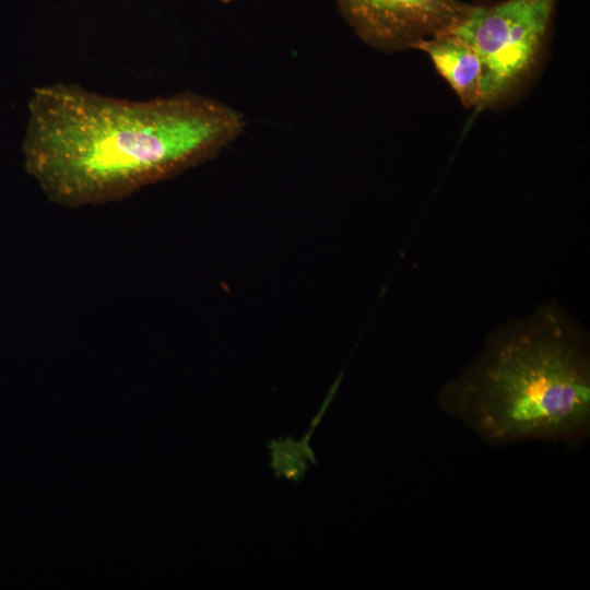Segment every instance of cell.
<instances>
[{"label":"cell","instance_id":"7","mask_svg":"<svg viewBox=\"0 0 590 590\" xmlns=\"http://www.w3.org/2000/svg\"><path fill=\"white\" fill-rule=\"evenodd\" d=\"M221 1L224 2V3H228V2H231L233 0H221Z\"/></svg>","mask_w":590,"mask_h":590},{"label":"cell","instance_id":"6","mask_svg":"<svg viewBox=\"0 0 590 590\" xmlns=\"http://www.w3.org/2000/svg\"><path fill=\"white\" fill-rule=\"evenodd\" d=\"M324 410H320L306 436L299 440L291 437L273 439L268 445L270 450V467L278 476L299 482L306 474L308 462L316 463L315 452L309 445V439L319 423Z\"/></svg>","mask_w":590,"mask_h":590},{"label":"cell","instance_id":"3","mask_svg":"<svg viewBox=\"0 0 590 590\" xmlns=\"http://www.w3.org/2000/svg\"><path fill=\"white\" fill-rule=\"evenodd\" d=\"M555 1L507 0L492 5H471L449 32L471 46L481 60L480 108L505 96L532 68Z\"/></svg>","mask_w":590,"mask_h":590},{"label":"cell","instance_id":"2","mask_svg":"<svg viewBox=\"0 0 590 590\" xmlns=\"http://www.w3.org/2000/svg\"><path fill=\"white\" fill-rule=\"evenodd\" d=\"M438 403L492 446L578 445L590 432L586 340L558 314L538 312L491 339Z\"/></svg>","mask_w":590,"mask_h":590},{"label":"cell","instance_id":"5","mask_svg":"<svg viewBox=\"0 0 590 590\" xmlns=\"http://www.w3.org/2000/svg\"><path fill=\"white\" fill-rule=\"evenodd\" d=\"M414 48L429 57L435 69L465 107L480 108L483 67L471 46L451 33H446L422 40Z\"/></svg>","mask_w":590,"mask_h":590},{"label":"cell","instance_id":"4","mask_svg":"<svg viewBox=\"0 0 590 590\" xmlns=\"http://www.w3.org/2000/svg\"><path fill=\"white\" fill-rule=\"evenodd\" d=\"M338 4L357 35L385 51L414 48L449 33L471 8L458 0H338Z\"/></svg>","mask_w":590,"mask_h":590},{"label":"cell","instance_id":"1","mask_svg":"<svg viewBox=\"0 0 590 590\" xmlns=\"http://www.w3.org/2000/svg\"><path fill=\"white\" fill-rule=\"evenodd\" d=\"M244 129L239 111L193 92L131 101L56 82L30 98L25 168L54 203L104 204L212 157Z\"/></svg>","mask_w":590,"mask_h":590}]
</instances>
